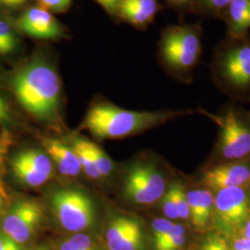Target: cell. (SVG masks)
I'll return each mask as SVG.
<instances>
[{
    "label": "cell",
    "mask_w": 250,
    "mask_h": 250,
    "mask_svg": "<svg viewBox=\"0 0 250 250\" xmlns=\"http://www.w3.org/2000/svg\"><path fill=\"white\" fill-rule=\"evenodd\" d=\"M162 210L169 220L179 219L178 213H177L176 208L174 205L173 197H172V194H171L170 188L162 197Z\"/></svg>",
    "instance_id": "obj_27"
},
{
    "label": "cell",
    "mask_w": 250,
    "mask_h": 250,
    "mask_svg": "<svg viewBox=\"0 0 250 250\" xmlns=\"http://www.w3.org/2000/svg\"><path fill=\"white\" fill-rule=\"evenodd\" d=\"M159 7L157 0H121L117 9L127 21L145 28L153 22Z\"/></svg>",
    "instance_id": "obj_14"
},
{
    "label": "cell",
    "mask_w": 250,
    "mask_h": 250,
    "mask_svg": "<svg viewBox=\"0 0 250 250\" xmlns=\"http://www.w3.org/2000/svg\"><path fill=\"white\" fill-rule=\"evenodd\" d=\"M215 223L224 231L239 229L250 218V197L243 188L218 190L214 198Z\"/></svg>",
    "instance_id": "obj_8"
},
{
    "label": "cell",
    "mask_w": 250,
    "mask_h": 250,
    "mask_svg": "<svg viewBox=\"0 0 250 250\" xmlns=\"http://www.w3.org/2000/svg\"><path fill=\"white\" fill-rule=\"evenodd\" d=\"M166 184L152 163L138 162L131 167L125 182L127 198L138 205H152L165 194Z\"/></svg>",
    "instance_id": "obj_7"
},
{
    "label": "cell",
    "mask_w": 250,
    "mask_h": 250,
    "mask_svg": "<svg viewBox=\"0 0 250 250\" xmlns=\"http://www.w3.org/2000/svg\"><path fill=\"white\" fill-rule=\"evenodd\" d=\"M199 250H232L227 242L219 234H210L206 237Z\"/></svg>",
    "instance_id": "obj_25"
},
{
    "label": "cell",
    "mask_w": 250,
    "mask_h": 250,
    "mask_svg": "<svg viewBox=\"0 0 250 250\" xmlns=\"http://www.w3.org/2000/svg\"><path fill=\"white\" fill-rule=\"evenodd\" d=\"M36 250H49L48 249H46L45 247H41V248H39V249H37Z\"/></svg>",
    "instance_id": "obj_39"
},
{
    "label": "cell",
    "mask_w": 250,
    "mask_h": 250,
    "mask_svg": "<svg viewBox=\"0 0 250 250\" xmlns=\"http://www.w3.org/2000/svg\"><path fill=\"white\" fill-rule=\"evenodd\" d=\"M193 112L189 109L134 111L109 103H99L90 107L82 128L98 139H117L143 132Z\"/></svg>",
    "instance_id": "obj_1"
},
{
    "label": "cell",
    "mask_w": 250,
    "mask_h": 250,
    "mask_svg": "<svg viewBox=\"0 0 250 250\" xmlns=\"http://www.w3.org/2000/svg\"><path fill=\"white\" fill-rule=\"evenodd\" d=\"M40 7L48 11H64L68 9L72 3V0H37Z\"/></svg>",
    "instance_id": "obj_28"
},
{
    "label": "cell",
    "mask_w": 250,
    "mask_h": 250,
    "mask_svg": "<svg viewBox=\"0 0 250 250\" xmlns=\"http://www.w3.org/2000/svg\"><path fill=\"white\" fill-rule=\"evenodd\" d=\"M203 30L200 23L172 25L161 36L160 54L173 72L185 74L197 66L202 55Z\"/></svg>",
    "instance_id": "obj_3"
},
{
    "label": "cell",
    "mask_w": 250,
    "mask_h": 250,
    "mask_svg": "<svg viewBox=\"0 0 250 250\" xmlns=\"http://www.w3.org/2000/svg\"><path fill=\"white\" fill-rule=\"evenodd\" d=\"M96 1L107 11H111L116 9L121 0H96Z\"/></svg>",
    "instance_id": "obj_34"
},
{
    "label": "cell",
    "mask_w": 250,
    "mask_h": 250,
    "mask_svg": "<svg viewBox=\"0 0 250 250\" xmlns=\"http://www.w3.org/2000/svg\"><path fill=\"white\" fill-rule=\"evenodd\" d=\"M109 250H139L143 245V232L139 223L133 218H114L106 231Z\"/></svg>",
    "instance_id": "obj_10"
},
{
    "label": "cell",
    "mask_w": 250,
    "mask_h": 250,
    "mask_svg": "<svg viewBox=\"0 0 250 250\" xmlns=\"http://www.w3.org/2000/svg\"><path fill=\"white\" fill-rule=\"evenodd\" d=\"M201 113L210 118L220 128V150L227 160H240L250 153V127L239 112L227 109L222 115H213L204 109Z\"/></svg>",
    "instance_id": "obj_6"
},
{
    "label": "cell",
    "mask_w": 250,
    "mask_h": 250,
    "mask_svg": "<svg viewBox=\"0 0 250 250\" xmlns=\"http://www.w3.org/2000/svg\"><path fill=\"white\" fill-rule=\"evenodd\" d=\"M170 190L172 194L179 219L188 220L190 217V212L187 200V193L184 191V188L178 183L172 184L170 187Z\"/></svg>",
    "instance_id": "obj_23"
},
{
    "label": "cell",
    "mask_w": 250,
    "mask_h": 250,
    "mask_svg": "<svg viewBox=\"0 0 250 250\" xmlns=\"http://www.w3.org/2000/svg\"><path fill=\"white\" fill-rule=\"evenodd\" d=\"M72 149L75 153L82 170L91 179L97 180L100 178L99 171L97 170L93 159L91 157L89 149L87 147V141L84 139L77 138L72 143Z\"/></svg>",
    "instance_id": "obj_19"
},
{
    "label": "cell",
    "mask_w": 250,
    "mask_h": 250,
    "mask_svg": "<svg viewBox=\"0 0 250 250\" xmlns=\"http://www.w3.org/2000/svg\"><path fill=\"white\" fill-rule=\"evenodd\" d=\"M190 219L197 229L206 227L213 213L214 198L209 190H191L187 193Z\"/></svg>",
    "instance_id": "obj_16"
},
{
    "label": "cell",
    "mask_w": 250,
    "mask_h": 250,
    "mask_svg": "<svg viewBox=\"0 0 250 250\" xmlns=\"http://www.w3.org/2000/svg\"><path fill=\"white\" fill-rule=\"evenodd\" d=\"M202 183L213 189L250 186V168L244 164H227L203 171Z\"/></svg>",
    "instance_id": "obj_12"
},
{
    "label": "cell",
    "mask_w": 250,
    "mask_h": 250,
    "mask_svg": "<svg viewBox=\"0 0 250 250\" xmlns=\"http://www.w3.org/2000/svg\"><path fill=\"white\" fill-rule=\"evenodd\" d=\"M241 236L250 240V218L243 224L241 228Z\"/></svg>",
    "instance_id": "obj_36"
},
{
    "label": "cell",
    "mask_w": 250,
    "mask_h": 250,
    "mask_svg": "<svg viewBox=\"0 0 250 250\" xmlns=\"http://www.w3.org/2000/svg\"><path fill=\"white\" fill-rule=\"evenodd\" d=\"M51 209L65 230L80 232L88 229L96 218L95 206L84 193L75 189H62L51 197Z\"/></svg>",
    "instance_id": "obj_5"
},
{
    "label": "cell",
    "mask_w": 250,
    "mask_h": 250,
    "mask_svg": "<svg viewBox=\"0 0 250 250\" xmlns=\"http://www.w3.org/2000/svg\"><path fill=\"white\" fill-rule=\"evenodd\" d=\"M69 241L75 250H96L91 238L84 233L77 232L69 238Z\"/></svg>",
    "instance_id": "obj_26"
},
{
    "label": "cell",
    "mask_w": 250,
    "mask_h": 250,
    "mask_svg": "<svg viewBox=\"0 0 250 250\" xmlns=\"http://www.w3.org/2000/svg\"><path fill=\"white\" fill-rule=\"evenodd\" d=\"M187 241V237L186 234H182L178 235L175 238H173L172 240L167 242L163 245L160 246L159 248L155 249L156 250H179L183 248V246L185 245V243Z\"/></svg>",
    "instance_id": "obj_29"
},
{
    "label": "cell",
    "mask_w": 250,
    "mask_h": 250,
    "mask_svg": "<svg viewBox=\"0 0 250 250\" xmlns=\"http://www.w3.org/2000/svg\"><path fill=\"white\" fill-rule=\"evenodd\" d=\"M173 223L169 219H156L152 223L153 228V238L155 246L158 245L163 239V237L169 232L172 227Z\"/></svg>",
    "instance_id": "obj_24"
},
{
    "label": "cell",
    "mask_w": 250,
    "mask_h": 250,
    "mask_svg": "<svg viewBox=\"0 0 250 250\" xmlns=\"http://www.w3.org/2000/svg\"><path fill=\"white\" fill-rule=\"evenodd\" d=\"M0 250H22L20 244L6 234H0Z\"/></svg>",
    "instance_id": "obj_30"
},
{
    "label": "cell",
    "mask_w": 250,
    "mask_h": 250,
    "mask_svg": "<svg viewBox=\"0 0 250 250\" xmlns=\"http://www.w3.org/2000/svg\"><path fill=\"white\" fill-rule=\"evenodd\" d=\"M60 250H75L72 248L71 243L69 241V239L67 240H64L62 242L61 246H60Z\"/></svg>",
    "instance_id": "obj_38"
},
{
    "label": "cell",
    "mask_w": 250,
    "mask_h": 250,
    "mask_svg": "<svg viewBox=\"0 0 250 250\" xmlns=\"http://www.w3.org/2000/svg\"><path fill=\"white\" fill-rule=\"evenodd\" d=\"M16 156L29 166H31L33 169L39 172L45 173L46 175L52 176L53 162L46 153L37 149H27L24 151L20 152Z\"/></svg>",
    "instance_id": "obj_18"
},
{
    "label": "cell",
    "mask_w": 250,
    "mask_h": 250,
    "mask_svg": "<svg viewBox=\"0 0 250 250\" xmlns=\"http://www.w3.org/2000/svg\"><path fill=\"white\" fill-rule=\"evenodd\" d=\"M17 37L9 24L0 20V54L7 55L16 49Z\"/></svg>",
    "instance_id": "obj_22"
},
{
    "label": "cell",
    "mask_w": 250,
    "mask_h": 250,
    "mask_svg": "<svg viewBox=\"0 0 250 250\" xmlns=\"http://www.w3.org/2000/svg\"><path fill=\"white\" fill-rule=\"evenodd\" d=\"M232 250H250V240L245 237H236L232 240Z\"/></svg>",
    "instance_id": "obj_32"
},
{
    "label": "cell",
    "mask_w": 250,
    "mask_h": 250,
    "mask_svg": "<svg viewBox=\"0 0 250 250\" xmlns=\"http://www.w3.org/2000/svg\"><path fill=\"white\" fill-rule=\"evenodd\" d=\"M212 68L218 79L234 92L250 87V34L240 38L226 37L217 45Z\"/></svg>",
    "instance_id": "obj_4"
},
{
    "label": "cell",
    "mask_w": 250,
    "mask_h": 250,
    "mask_svg": "<svg viewBox=\"0 0 250 250\" xmlns=\"http://www.w3.org/2000/svg\"><path fill=\"white\" fill-rule=\"evenodd\" d=\"M27 0H0V6L7 8H16L22 5Z\"/></svg>",
    "instance_id": "obj_35"
},
{
    "label": "cell",
    "mask_w": 250,
    "mask_h": 250,
    "mask_svg": "<svg viewBox=\"0 0 250 250\" xmlns=\"http://www.w3.org/2000/svg\"><path fill=\"white\" fill-rule=\"evenodd\" d=\"M44 218V209L36 200L25 199L9 208L3 221V231L18 244L26 243L36 232Z\"/></svg>",
    "instance_id": "obj_9"
},
{
    "label": "cell",
    "mask_w": 250,
    "mask_h": 250,
    "mask_svg": "<svg viewBox=\"0 0 250 250\" xmlns=\"http://www.w3.org/2000/svg\"><path fill=\"white\" fill-rule=\"evenodd\" d=\"M87 147L100 177L108 176L113 168V163L104 150L96 144L87 141Z\"/></svg>",
    "instance_id": "obj_21"
},
{
    "label": "cell",
    "mask_w": 250,
    "mask_h": 250,
    "mask_svg": "<svg viewBox=\"0 0 250 250\" xmlns=\"http://www.w3.org/2000/svg\"><path fill=\"white\" fill-rule=\"evenodd\" d=\"M5 144H6L5 140L0 141V173L2 170V165H3V161H4V153L7 150Z\"/></svg>",
    "instance_id": "obj_37"
},
{
    "label": "cell",
    "mask_w": 250,
    "mask_h": 250,
    "mask_svg": "<svg viewBox=\"0 0 250 250\" xmlns=\"http://www.w3.org/2000/svg\"><path fill=\"white\" fill-rule=\"evenodd\" d=\"M11 167L16 178L23 185L31 188L41 187L51 178V176L33 169L24 161L19 159L17 156H14L12 159Z\"/></svg>",
    "instance_id": "obj_17"
},
{
    "label": "cell",
    "mask_w": 250,
    "mask_h": 250,
    "mask_svg": "<svg viewBox=\"0 0 250 250\" xmlns=\"http://www.w3.org/2000/svg\"><path fill=\"white\" fill-rule=\"evenodd\" d=\"M10 121L9 108L6 100L0 95V124H6Z\"/></svg>",
    "instance_id": "obj_31"
},
{
    "label": "cell",
    "mask_w": 250,
    "mask_h": 250,
    "mask_svg": "<svg viewBox=\"0 0 250 250\" xmlns=\"http://www.w3.org/2000/svg\"><path fill=\"white\" fill-rule=\"evenodd\" d=\"M232 0H195L191 8L192 12L206 17L221 19Z\"/></svg>",
    "instance_id": "obj_20"
},
{
    "label": "cell",
    "mask_w": 250,
    "mask_h": 250,
    "mask_svg": "<svg viewBox=\"0 0 250 250\" xmlns=\"http://www.w3.org/2000/svg\"><path fill=\"white\" fill-rule=\"evenodd\" d=\"M2 203H3V200H2V197H0V210H1V208H2Z\"/></svg>",
    "instance_id": "obj_40"
},
{
    "label": "cell",
    "mask_w": 250,
    "mask_h": 250,
    "mask_svg": "<svg viewBox=\"0 0 250 250\" xmlns=\"http://www.w3.org/2000/svg\"><path fill=\"white\" fill-rule=\"evenodd\" d=\"M20 105L43 122L54 121L61 104V80L53 67L38 59L21 68L13 79Z\"/></svg>",
    "instance_id": "obj_2"
},
{
    "label": "cell",
    "mask_w": 250,
    "mask_h": 250,
    "mask_svg": "<svg viewBox=\"0 0 250 250\" xmlns=\"http://www.w3.org/2000/svg\"><path fill=\"white\" fill-rule=\"evenodd\" d=\"M19 29L39 39H57L63 35L62 27L50 11L41 7L25 11L18 20Z\"/></svg>",
    "instance_id": "obj_11"
},
{
    "label": "cell",
    "mask_w": 250,
    "mask_h": 250,
    "mask_svg": "<svg viewBox=\"0 0 250 250\" xmlns=\"http://www.w3.org/2000/svg\"><path fill=\"white\" fill-rule=\"evenodd\" d=\"M42 145L45 149L47 156L54 162L65 176H77L80 174V163L73 152L72 147L67 146L58 139L45 137L42 139Z\"/></svg>",
    "instance_id": "obj_13"
},
{
    "label": "cell",
    "mask_w": 250,
    "mask_h": 250,
    "mask_svg": "<svg viewBox=\"0 0 250 250\" xmlns=\"http://www.w3.org/2000/svg\"><path fill=\"white\" fill-rule=\"evenodd\" d=\"M167 1L170 3V5L179 9H189V10H191L195 0H167Z\"/></svg>",
    "instance_id": "obj_33"
},
{
    "label": "cell",
    "mask_w": 250,
    "mask_h": 250,
    "mask_svg": "<svg viewBox=\"0 0 250 250\" xmlns=\"http://www.w3.org/2000/svg\"><path fill=\"white\" fill-rule=\"evenodd\" d=\"M227 37L240 38L250 34V0H232L222 17Z\"/></svg>",
    "instance_id": "obj_15"
}]
</instances>
